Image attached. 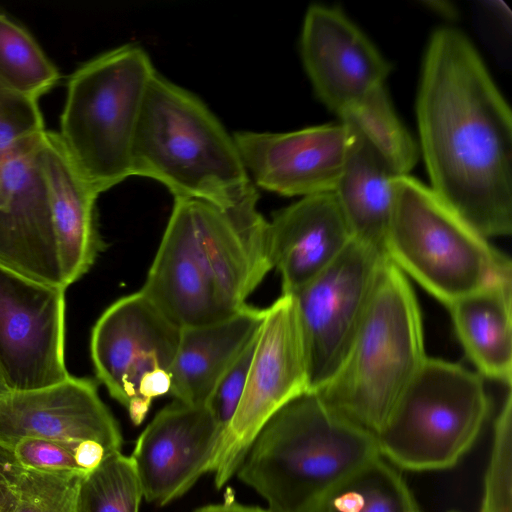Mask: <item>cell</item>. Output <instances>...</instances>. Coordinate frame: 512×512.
I'll return each instance as SVG.
<instances>
[{"instance_id": "cell-32", "label": "cell", "mask_w": 512, "mask_h": 512, "mask_svg": "<svg viewBox=\"0 0 512 512\" xmlns=\"http://www.w3.org/2000/svg\"><path fill=\"white\" fill-rule=\"evenodd\" d=\"M23 470L13 449L0 443V484L15 485Z\"/></svg>"}, {"instance_id": "cell-34", "label": "cell", "mask_w": 512, "mask_h": 512, "mask_svg": "<svg viewBox=\"0 0 512 512\" xmlns=\"http://www.w3.org/2000/svg\"><path fill=\"white\" fill-rule=\"evenodd\" d=\"M16 502L15 485L0 484V512H14Z\"/></svg>"}, {"instance_id": "cell-9", "label": "cell", "mask_w": 512, "mask_h": 512, "mask_svg": "<svg viewBox=\"0 0 512 512\" xmlns=\"http://www.w3.org/2000/svg\"><path fill=\"white\" fill-rule=\"evenodd\" d=\"M181 329L141 292L112 303L91 334L95 373L139 425L152 401L169 393Z\"/></svg>"}, {"instance_id": "cell-4", "label": "cell", "mask_w": 512, "mask_h": 512, "mask_svg": "<svg viewBox=\"0 0 512 512\" xmlns=\"http://www.w3.org/2000/svg\"><path fill=\"white\" fill-rule=\"evenodd\" d=\"M131 176L160 182L174 199L221 208L258 194L233 135L196 95L157 71L133 138Z\"/></svg>"}, {"instance_id": "cell-23", "label": "cell", "mask_w": 512, "mask_h": 512, "mask_svg": "<svg viewBox=\"0 0 512 512\" xmlns=\"http://www.w3.org/2000/svg\"><path fill=\"white\" fill-rule=\"evenodd\" d=\"M315 512L421 510L399 469L379 455L338 484Z\"/></svg>"}, {"instance_id": "cell-27", "label": "cell", "mask_w": 512, "mask_h": 512, "mask_svg": "<svg viewBox=\"0 0 512 512\" xmlns=\"http://www.w3.org/2000/svg\"><path fill=\"white\" fill-rule=\"evenodd\" d=\"M480 512H512V393L511 387L494 425L484 477Z\"/></svg>"}, {"instance_id": "cell-36", "label": "cell", "mask_w": 512, "mask_h": 512, "mask_svg": "<svg viewBox=\"0 0 512 512\" xmlns=\"http://www.w3.org/2000/svg\"><path fill=\"white\" fill-rule=\"evenodd\" d=\"M448 512H460V511H457V510H451V511H448Z\"/></svg>"}, {"instance_id": "cell-15", "label": "cell", "mask_w": 512, "mask_h": 512, "mask_svg": "<svg viewBox=\"0 0 512 512\" xmlns=\"http://www.w3.org/2000/svg\"><path fill=\"white\" fill-rule=\"evenodd\" d=\"M223 429L207 405L178 400L142 431L133 454L143 497L166 505L185 494L211 466Z\"/></svg>"}, {"instance_id": "cell-6", "label": "cell", "mask_w": 512, "mask_h": 512, "mask_svg": "<svg viewBox=\"0 0 512 512\" xmlns=\"http://www.w3.org/2000/svg\"><path fill=\"white\" fill-rule=\"evenodd\" d=\"M156 72L148 53L124 44L69 77L59 138L100 195L131 176V149L143 100Z\"/></svg>"}, {"instance_id": "cell-12", "label": "cell", "mask_w": 512, "mask_h": 512, "mask_svg": "<svg viewBox=\"0 0 512 512\" xmlns=\"http://www.w3.org/2000/svg\"><path fill=\"white\" fill-rule=\"evenodd\" d=\"M0 370L11 390L52 386L65 364V288L0 264Z\"/></svg>"}, {"instance_id": "cell-29", "label": "cell", "mask_w": 512, "mask_h": 512, "mask_svg": "<svg viewBox=\"0 0 512 512\" xmlns=\"http://www.w3.org/2000/svg\"><path fill=\"white\" fill-rule=\"evenodd\" d=\"M45 131L38 100L0 81V156L36 140Z\"/></svg>"}, {"instance_id": "cell-3", "label": "cell", "mask_w": 512, "mask_h": 512, "mask_svg": "<svg viewBox=\"0 0 512 512\" xmlns=\"http://www.w3.org/2000/svg\"><path fill=\"white\" fill-rule=\"evenodd\" d=\"M379 455L375 435L309 391L270 417L236 472L269 512H315L338 484Z\"/></svg>"}, {"instance_id": "cell-1", "label": "cell", "mask_w": 512, "mask_h": 512, "mask_svg": "<svg viewBox=\"0 0 512 512\" xmlns=\"http://www.w3.org/2000/svg\"><path fill=\"white\" fill-rule=\"evenodd\" d=\"M432 191L484 237L512 231V114L470 38L431 34L416 97Z\"/></svg>"}, {"instance_id": "cell-31", "label": "cell", "mask_w": 512, "mask_h": 512, "mask_svg": "<svg viewBox=\"0 0 512 512\" xmlns=\"http://www.w3.org/2000/svg\"><path fill=\"white\" fill-rule=\"evenodd\" d=\"M257 336L258 332L223 373L206 404L223 431L231 422L240 402L255 350Z\"/></svg>"}, {"instance_id": "cell-20", "label": "cell", "mask_w": 512, "mask_h": 512, "mask_svg": "<svg viewBox=\"0 0 512 512\" xmlns=\"http://www.w3.org/2000/svg\"><path fill=\"white\" fill-rule=\"evenodd\" d=\"M347 126L350 130L349 147L333 193L352 239L387 257L386 245L394 204L393 184L401 175L369 138Z\"/></svg>"}, {"instance_id": "cell-16", "label": "cell", "mask_w": 512, "mask_h": 512, "mask_svg": "<svg viewBox=\"0 0 512 512\" xmlns=\"http://www.w3.org/2000/svg\"><path fill=\"white\" fill-rule=\"evenodd\" d=\"M26 438L91 440L107 453L121 451L123 440L95 382L74 376L0 397V443L13 449Z\"/></svg>"}, {"instance_id": "cell-10", "label": "cell", "mask_w": 512, "mask_h": 512, "mask_svg": "<svg viewBox=\"0 0 512 512\" xmlns=\"http://www.w3.org/2000/svg\"><path fill=\"white\" fill-rule=\"evenodd\" d=\"M310 391L307 354L295 299L282 294L258 331L244 390L211 466L217 488L237 471L264 424L288 402Z\"/></svg>"}, {"instance_id": "cell-33", "label": "cell", "mask_w": 512, "mask_h": 512, "mask_svg": "<svg viewBox=\"0 0 512 512\" xmlns=\"http://www.w3.org/2000/svg\"><path fill=\"white\" fill-rule=\"evenodd\" d=\"M194 512H269L256 506H246L237 502L226 501L221 504H212L200 507Z\"/></svg>"}, {"instance_id": "cell-11", "label": "cell", "mask_w": 512, "mask_h": 512, "mask_svg": "<svg viewBox=\"0 0 512 512\" xmlns=\"http://www.w3.org/2000/svg\"><path fill=\"white\" fill-rule=\"evenodd\" d=\"M385 259L352 239L336 260L291 294L307 354L310 391L324 384L343 360Z\"/></svg>"}, {"instance_id": "cell-18", "label": "cell", "mask_w": 512, "mask_h": 512, "mask_svg": "<svg viewBox=\"0 0 512 512\" xmlns=\"http://www.w3.org/2000/svg\"><path fill=\"white\" fill-rule=\"evenodd\" d=\"M352 236L333 192L300 198L268 221L272 267L293 294L345 250Z\"/></svg>"}, {"instance_id": "cell-17", "label": "cell", "mask_w": 512, "mask_h": 512, "mask_svg": "<svg viewBox=\"0 0 512 512\" xmlns=\"http://www.w3.org/2000/svg\"><path fill=\"white\" fill-rule=\"evenodd\" d=\"M43 134L9 154L8 190L0 207V264L34 281L66 289L48 188L37 160Z\"/></svg>"}, {"instance_id": "cell-28", "label": "cell", "mask_w": 512, "mask_h": 512, "mask_svg": "<svg viewBox=\"0 0 512 512\" xmlns=\"http://www.w3.org/2000/svg\"><path fill=\"white\" fill-rule=\"evenodd\" d=\"M84 474L24 469L15 484L14 512H80L78 488Z\"/></svg>"}, {"instance_id": "cell-8", "label": "cell", "mask_w": 512, "mask_h": 512, "mask_svg": "<svg viewBox=\"0 0 512 512\" xmlns=\"http://www.w3.org/2000/svg\"><path fill=\"white\" fill-rule=\"evenodd\" d=\"M489 411L478 373L427 357L376 435L379 453L398 469L451 468L472 447Z\"/></svg>"}, {"instance_id": "cell-13", "label": "cell", "mask_w": 512, "mask_h": 512, "mask_svg": "<svg viewBox=\"0 0 512 512\" xmlns=\"http://www.w3.org/2000/svg\"><path fill=\"white\" fill-rule=\"evenodd\" d=\"M300 55L316 97L339 119L385 86L391 71L373 42L336 6L307 9Z\"/></svg>"}, {"instance_id": "cell-5", "label": "cell", "mask_w": 512, "mask_h": 512, "mask_svg": "<svg viewBox=\"0 0 512 512\" xmlns=\"http://www.w3.org/2000/svg\"><path fill=\"white\" fill-rule=\"evenodd\" d=\"M426 358L417 298L387 258L343 360L312 392L376 437Z\"/></svg>"}, {"instance_id": "cell-24", "label": "cell", "mask_w": 512, "mask_h": 512, "mask_svg": "<svg viewBox=\"0 0 512 512\" xmlns=\"http://www.w3.org/2000/svg\"><path fill=\"white\" fill-rule=\"evenodd\" d=\"M58 79L57 68L28 31L0 14V81L38 100Z\"/></svg>"}, {"instance_id": "cell-7", "label": "cell", "mask_w": 512, "mask_h": 512, "mask_svg": "<svg viewBox=\"0 0 512 512\" xmlns=\"http://www.w3.org/2000/svg\"><path fill=\"white\" fill-rule=\"evenodd\" d=\"M386 255L429 294L449 303L492 284L512 280L510 259L411 177L394 180Z\"/></svg>"}, {"instance_id": "cell-14", "label": "cell", "mask_w": 512, "mask_h": 512, "mask_svg": "<svg viewBox=\"0 0 512 512\" xmlns=\"http://www.w3.org/2000/svg\"><path fill=\"white\" fill-rule=\"evenodd\" d=\"M233 138L253 184L303 198L334 192L350 130L339 120L282 133L238 131Z\"/></svg>"}, {"instance_id": "cell-30", "label": "cell", "mask_w": 512, "mask_h": 512, "mask_svg": "<svg viewBox=\"0 0 512 512\" xmlns=\"http://www.w3.org/2000/svg\"><path fill=\"white\" fill-rule=\"evenodd\" d=\"M82 441L26 438L18 442L13 451L18 463L24 469L46 472H84L77 462V450Z\"/></svg>"}, {"instance_id": "cell-35", "label": "cell", "mask_w": 512, "mask_h": 512, "mask_svg": "<svg viewBox=\"0 0 512 512\" xmlns=\"http://www.w3.org/2000/svg\"><path fill=\"white\" fill-rule=\"evenodd\" d=\"M12 390L10 389V387L8 386L1 370H0V397L8 394L9 392H11Z\"/></svg>"}, {"instance_id": "cell-2", "label": "cell", "mask_w": 512, "mask_h": 512, "mask_svg": "<svg viewBox=\"0 0 512 512\" xmlns=\"http://www.w3.org/2000/svg\"><path fill=\"white\" fill-rule=\"evenodd\" d=\"M258 194L229 208L188 198L174 205L140 291L180 329L224 321L273 268Z\"/></svg>"}, {"instance_id": "cell-21", "label": "cell", "mask_w": 512, "mask_h": 512, "mask_svg": "<svg viewBox=\"0 0 512 512\" xmlns=\"http://www.w3.org/2000/svg\"><path fill=\"white\" fill-rule=\"evenodd\" d=\"M264 315L265 309L246 305L224 321L181 329L171 369L169 393L174 399L206 405L223 373L258 332Z\"/></svg>"}, {"instance_id": "cell-19", "label": "cell", "mask_w": 512, "mask_h": 512, "mask_svg": "<svg viewBox=\"0 0 512 512\" xmlns=\"http://www.w3.org/2000/svg\"><path fill=\"white\" fill-rule=\"evenodd\" d=\"M37 160L48 188L58 259L67 287L89 271L102 250L96 215L99 194L77 170L58 133L44 132Z\"/></svg>"}, {"instance_id": "cell-25", "label": "cell", "mask_w": 512, "mask_h": 512, "mask_svg": "<svg viewBox=\"0 0 512 512\" xmlns=\"http://www.w3.org/2000/svg\"><path fill=\"white\" fill-rule=\"evenodd\" d=\"M369 138L400 175H407L419 158V147L403 125L383 86L339 119Z\"/></svg>"}, {"instance_id": "cell-22", "label": "cell", "mask_w": 512, "mask_h": 512, "mask_svg": "<svg viewBox=\"0 0 512 512\" xmlns=\"http://www.w3.org/2000/svg\"><path fill=\"white\" fill-rule=\"evenodd\" d=\"M511 284L498 282L446 305L478 374L507 386L512 380Z\"/></svg>"}, {"instance_id": "cell-26", "label": "cell", "mask_w": 512, "mask_h": 512, "mask_svg": "<svg viewBox=\"0 0 512 512\" xmlns=\"http://www.w3.org/2000/svg\"><path fill=\"white\" fill-rule=\"evenodd\" d=\"M142 497L133 458L115 451L82 477L78 507L80 512H139Z\"/></svg>"}]
</instances>
